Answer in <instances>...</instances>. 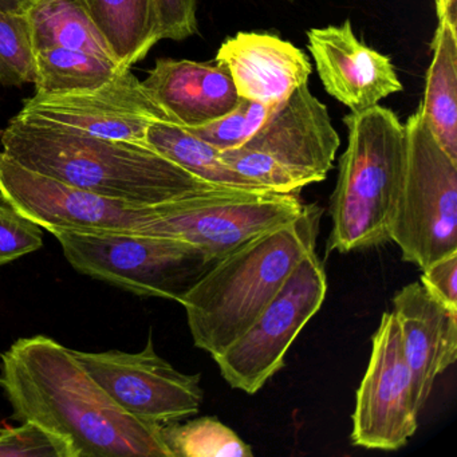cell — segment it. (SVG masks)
Returning a JSON list of instances; mask_svg holds the SVG:
<instances>
[{"label": "cell", "mask_w": 457, "mask_h": 457, "mask_svg": "<svg viewBox=\"0 0 457 457\" xmlns=\"http://www.w3.org/2000/svg\"><path fill=\"white\" fill-rule=\"evenodd\" d=\"M0 358L14 420L62 438L74 457H173L162 425L125 411L55 339L20 338Z\"/></svg>", "instance_id": "obj_1"}, {"label": "cell", "mask_w": 457, "mask_h": 457, "mask_svg": "<svg viewBox=\"0 0 457 457\" xmlns=\"http://www.w3.org/2000/svg\"><path fill=\"white\" fill-rule=\"evenodd\" d=\"M4 152L28 170L77 188L154 205L218 188L145 144L108 140L14 119L0 133Z\"/></svg>", "instance_id": "obj_2"}, {"label": "cell", "mask_w": 457, "mask_h": 457, "mask_svg": "<svg viewBox=\"0 0 457 457\" xmlns=\"http://www.w3.org/2000/svg\"><path fill=\"white\" fill-rule=\"evenodd\" d=\"M322 216L320 205L303 204L295 219L251 237L207 270L180 301L195 346L215 357L253 325L315 251Z\"/></svg>", "instance_id": "obj_3"}, {"label": "cell", "mask_w": 457, "mask_h": 457, "mask_svg": "<svg viewBox=\"0 0 457 457\" xmlns=\"http://www.w3.org/2000/svg\"><path fill=\"white\" fill-rule=\"evenodd\" d=\"M347 146L331 195L333 221L326 255L389 242V227L405 167V125L376 105L344 117Z\"/></svg>", "instance_id": "obj_4"}, {"label": "cell", "mask_w": 457, "mask_h": 457, "mask_svg": "<svg viewBox=\"0 0 457 457\" xmlns=\"http://www.w3.org/2000/svg\"><path fill=\"white\" fill-rule=\"evenodd\" d=\"M339 145L328 108L307 84L277 106L247 143L221 152L220 157L263 191L298 194L325 180Z\"/></svg>", "instance_id": "obj_5"}, {"label": "cell", "mask_w": 457, "mask_h": 457, "mask_svg": "<svg viewBox=\"0 0 457 457\" xmlns=\"http://www.w3.org/2000/svg\"><path fill=\"white\" fill-rule=\"evenodd\" d=\"M405 167L389 227L419 269L457 251V162L438 145L419 111L405 124Z\"/></svg>", "instance_id": "obj_6"}, {"label": "cell", "mask_w": 457, "mask_h": 457, "mask_svg": "<svg viewBox=\"0 0 457 457\" xmlns=\"http://www.w3.org/2000/svg\"><path fill=\"white\" fill-rule=\"evenodd\" d=\"M74 270L140 296L180 303L216 261L195 245L138 234L54 232Z\"/></svg>", "instance_id": "obj_7"}, {"label": "cell", "mask_w": 457, "mask_h": 457, "mask_svg": "<svg viewBox=\"0 0 457 457\" xmlns=\"http://www.w3.org/2000/svg\"><path fill=\"white\" fill-rule=\"evenodd\" d=\"M302 210L296 194L212 188L164 203L159 216L135 234L180 240L218 261Z\"/></svg>", "instance_id": "obj_8"}, {"label": "cell", "mask_w": 457, "mask_h": 457, "mask_svg": "<svg viewBox=\"0 0 457 457\" xmlns=\"http://www.w3.org/2000/svg\"><path fill=\"white\" fill-rule=\"evenodd\" d=\"M328 293L325 267L315 251L304 256L253 325L213 360L234 389L255 395L285 366L302 328Z\"/></svg>", "instance_id": "obj_9"}, {"label": "cell", "mask_w": 457, "mask_h": 457, "mask_svg": "<svg viewBox=\"0 0 457 457\" xmlns=\"http://www.w3.org/2000/svg\"><path fill=\"white\" fill-rule=\"evenodd\" d=\"M0 195L52 234H135L162 210V204H135L77 188L28 170L4 151L0 152Z\"/></svg>", "instance_id": "obj_10"}, {"label": "cell", "mask_w": 457, "mask_h": 457, "mask_svg": "<svg viewBox=\"0 0 457 457\" xmlns=\"http://www.w3.org/2000/svg\"><path fill=\"white\" fill-rule=\"evenodd\" d=\"M71 352L103 389L137 419L162 425L199 413L202 376L179 371L160 357L152 336L138 353Z\"/></svg>", "instance_id": "obj_11"}, {"label": "cell", "mask_w": 457, "mask_h": 457, "mask_svg": "<svg viewBox=\"0 0 457 457\" xmlns=\"http://www.w3.org/2000/svg\"><path fill=\"white\" fill-rule=\"evenodd\" d=\"M15 117L145 145L146 132L154 122H172L130 69L92 90L53 95L36 92Z\"/></svg>", "instance_id": "obj_12"}, {"label": "cell", "mask_w": 457, "mask_h": 457, "mask_svg": "<svg viewBox=\"0 0 457 457\" xmlns=\"http://www.w3.org/2000/svg\"><path fill=\"white\" fill-rule=\"evenodd\" d=\"M419 414L400 328L395 314L385 312L355 395L352 443L365 449L397 451L416 433Z\"/></svg>", "instance_id": "obj_13"}, {"label": "cell", "mask_w": 457, "mask_h": 457, "mask_svg": "<svg viewBox=\"0 0 457 457\" xmlns=\"http://www.w3.org/2000/svg\"><path fill=\"white\" fill-rule=\"evenodd\" d=\"M307 49L326 93L360 113L379 101L403 92L395 66L386 55L366 46L355 37L352 22L312 29Z\"/></svg>", "instance_id": "obj_14"}, {"label": "cell", "mask_w": 457, "mask_h": 457, "mask_svg": "<svg viewBox=\"0 0 457 457\" xmlns=\"http://www.w3.org/2000/svg\"><path fill=\"white\" fill-rule=\"evenodd\" d=\"M392 312L411 369L414 405L421 411L436 378L456 362L457 312L430 295L421 283L414 282L393 296Z\"/></svg>", "instance_id": "obj_15"}, {"label": "cell", "mask_w": 457, "mask_h": 457, "mask_svg": "<svg viewBox=\"0 0 457 457\" xmlns=\"http://www.w3.org/2000/svg\"><path fill=\"white\" fill-rule=\"evenodd\" d=\"M216 62L229 71L239 98L277 108L312 73L307 55L291 42L262 33H237L221 44Z\"/></svg>", "instance_id": "obj_16"}, {"label": "cell", "mask_w": 457, "mask_h": 457, "mask_svg": "<svg viewBox=\"0 0 457 457\" xmlns=\"http://www.w3.org/2000/svg\"><path fill=\"white\" fill-rule=\"evenodd\" d=\"M143 85L170 121L184 128L213 121L239 103L229 71L218 62L162 58Z\"/></svg>", "instance_id": "obj_17"}, {"label": "cell", "mask_w": 457, "mask_h": 457, "mask_svg": "<svg viewBox=\"0 0 457 457\" xmlns=\"http://www.w3.org/2000/svg\"><path fill=\"white\" fill-rule=\"evenodd\" d=\"M430 50L432 61L419 112L438 145L457 162L456 22L438 21Z\"/></svg>", "instance_id": "obj_18"}, {"label": "cell", "mask_w": 457, "mask_h": 457, "mask_svg": "<svg viewBox=\"0 0 457 457\" xmlns=\"http://www.w3.org/2000/svg\"><path fill=\"white\" fill-rule=\"evenodd\" d=\"M121 69H132L162 41L154 0H87Z\"/></svg>", "instance_id": "obj_19"}, {"label": "cell", "mask_w": 457, "mask_h": 457, "mask_svg": "<svg viewBox=\"0 0 457 457\" xmlns=\"http://www.w3.org/2000/svg\"><path fill=\"white\" fill-rule=\"evenodd\" d=\"M26 15L36 52L65 47L116 62L108 42L90 15L87 0H36Z\"/></svg>", "instance_id": "obj_20"}, {"label": "cell", "mask_w": 457, "mask_h": 457, "mask_svg": "<svg viewBox=\"0 0 457 457\" xmlns=\"http://www.w3.org/2000/svg\"><path fill=\"white\" fill-rule=\"evenodd\" d=\"M146 145L211 186L263 191L231 170L221 160L220 151L180 125L168 121L154 122L146 132Z\"/></svg>", "instance_id": "obj_21"}, {"label": "cell", "mask_w": 457, "mask_h": 457, "mask_svg": "<svg viewBox=\"0 0 457 457\" xmlns=\"http://www.w3.org/2000/svg\"><path fill=\"white\" fill-rule=\"evenodd\" d=\"M119 63L82 50L49 47L37 52V93L82 92L100 87L120 71Z\"/></svg>", "instance_id": "obj_22"}, {"label": "cell", "mask_w": 457, "mask_h": 457, "mask_svg": "<svg viewBox=\"0 0 457 457\" xmlns=\"http://www.w3.org/2000/svg\"><path fill=\"white\" fill-rule=\"evenodd\" d=\"M162 436L173 457H253V452L231 428L216 417L162 425Z\"/></svg>", "instance_id": "obj_23"}, {"label": "cell", "mask_w": 457, "mask_h": 457, "mask_svg": "<svg viewBox=\"0 0 457 457\" xmlns=\"http://www.w3.org/2000/svg\"><path fill=\"white\" fill-rule=\"evenodd\" d=\"M36 79L37 52L28 15L0 10V82L21 87Z\"/></svg>", "instance_id": "obj_24"}, {"label": "cell", "mask_w": 457, "mask_h": 457, "mask_svg": "<svg viewBox=\"0 0 457 457\" xmlns=\"http://www.w3.org/2000/svg\"><path fill=\"white\" fill-rule=\"evenodd\" d=\"M274 109L255 101L239 98L237 106L224 116L187 129L218 151L226 152L247 143L263 127Z\"/></svg>", "instance_id": "obj_25"}, {"label": "cell", "mask_w": 457, "mask_h": 457, "mask_svg": "<svg viewBox=\"0 0 457 457\" xmlns=\"http://www.w3.org/2000/svg\"><path fill=\"white\" fill-rule=\"evenodd\" d=\"M0 457H74L71 446L36 422L0 430Z\"/></svg>", "instance_id": "obj_26"}, {"label": "cell", "mask_w": 457, "mask_h": 457, "mask_svg": "<svg viewBox=\"0 0 457 457\" xmlns=\"http://www.w3.org/2000/svg\"><path fill=\"white\" fill-rule=\"evenodd\" d=\"M42 245L41 227L25 218L0 195V267L37 253Z\"/></svg>", "instance_id": "obj_27"}, {"label": "cell", "mask_w": 457, "mask_h": 457, "mask_svg": "<svg viewBox=\"0 0 457 457\" xmlns=\"http://www.w3.org/2000/svg\"><path fill=\"white\" fill-rule=\"evenodd\" d=\"M160 37L184 41L197 33V0H154Z\"/></svg>", "instance_id": "obj_28"}, {"label": "cell", "mask_w": 457, "mask_h": 457, "mask_svg": "<svg viewBox=\"0 0 457 457\" xmlns=\"http://www.w3.org/2000/svg\"><path fill=\"white\" fill-rule=\"evenodd\" d=\"M420 283L438 302L457 312V251L425 267Z\"/></svg>", "instance_id": "obj_29"}, {"label": "cell", "mask_w": 457, "mask_h": 457, "mask_svg": "<svg viewBox=\"0 0 457 457\" xmlns=\"http://www.w3.org/2000/svg\"><path fill=\"white\" fill-rule=\"evenodd\" d=\"M437 20H448L457 23V0H436Z\"/></svg>", "instance_id": "obj_30"}, {"label": "cell", "mask_w": 457, "mask_h": 457, "mask_svg": "<svg viewBox=\"0 0 457 457\" xmlns=\"http://www.w3.org/2000/svg\"><path fill=\"white\" fill-rule=\"evenodd\" d=\"M36 0H0V10L14 14H26Z\"/></svg>", "instance_id": "obj_31"}]
</instances>
